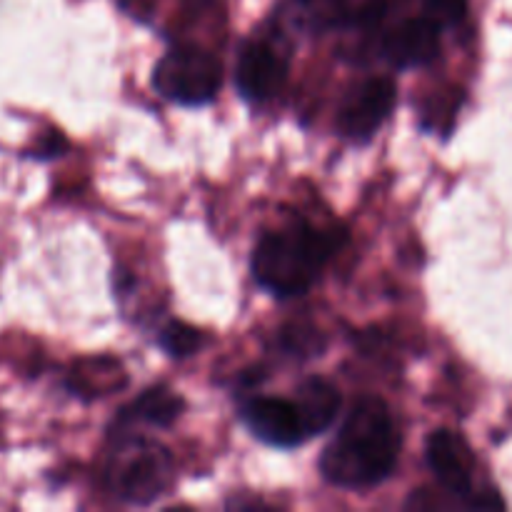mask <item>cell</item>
Returning a JSON list of instances; mask_svg holds the SVG:
<instances>
[{
    "instance_id": "obj_1",
    "label": "cell",
    "mask_w": 512,
    "mask_h": 512,
    "mask_svg": "<svg viewBox=\"0 0 512 512\" xmlns=\"http://www.w3.org/2000/svg\"><path fill=\"white\" fill-rule=\"evenodd\" d=\"M400 458V433L385 400H355L333 443L320 455V473L343 490H370L393 475Z\"/></svg>"
},
{
    "instance_id": "obj_2",
    "label": "cell",
    "mask_w": 512,
    "mask_h": 512,
    "mask_svg": "<svg viewBox=\"0 0 512 512\" xmlns=\"http://www.w3.org/2000/svg\"><path fill=\"white\" fill-rule=\"evenodd\" d=\"M335 248L333 235L308 223H293L260 238L250 270L255 283L275 298H298L318 283Z\"/></svg>"
},
{
    "instance_id": "obj_3",
    "label": "cell",
    "mask_w": 512,
    "mask_h": 512,
    "mask_svg": "<svg viewBox=\"0 0 512 512\" xmlns=\"http://www.w3.org/2000/svg\"><path fill=\"white\" fill-rule=\"evenodd\" d=\"M105 480L125 505H150L163 498L175 480L173 455L158 440L143 435H115V448L108 458Z\"/></svg>"
},
{
    "instance_id": "obj_4",
    "label": "cell",
    "mask_w": 512,
    "mask_h": 512,
    "mask_svg": "<svg viewBox=\"0 0 512 512\" xmlns=\"http://www.w3.org/2000/svg\"><path fill=\"white\" fill-rule=\"evenodd\" d=\"M223 85V65L210 50L198 45H175L153 70V88L178 105L213 103Z\"/></svg>"
},
{
    "instance_id": "obj_5",
    "label": "cell",
    "mask_w": 512,
    "mask_h": 512,
    "mask_svg": "<svg viewBox=\"0 0 512 512\" xmlns=\"http://www.w3.org/2000/svg\"><path fill=\"white\" fill-rule=\"evenodd\" d=\"M395 100H398V88L390 78H370L360 83L338 110L340 135L353 143H368L390 118Z\"/></svg>"
},
{
    "instance_id": "obj_6",
    "label": "cell",
    "mask_w": 512,
    "mask_h": 512,
    "mask_svg": "<svg viewBox=\"0 0 512 512\" xmlns=\"http://www.w3.org/2000/svg\"><path fill=\"white\" fill-rule=\"evenodd\" d=\"M288 80V58L265 40H250L240 48L235 85L250 103H265L283 90Z\"/></svg>"
},
{
    "instance_id": "obj_7",
    "label": "cell",
    "mask_w": 512,
    "mask_h": 512,
    "mask_svg": "<svg viewBox=\"0 0 512 512\" xmlns=\"http://www.w3.org/2000/svg\"><path fill=\"white\" fill-rule=\"evenodd\" d=\"M240 418L260 443L273 445V448H298L308 440V433H305V425L293 400L260 395V398L248 400L240 408Z\"/></svg>"
},
{
    "instance_id": "obj_8",
    "label": "cell",
    "mask_w": 512,
    "mask_h": 512,
    "mask_svg": "<svg viewBox=\"0 0 512 512\" xmlns=\"http://www.w3.org/2000/svg\"><path fill=\"white\" fill-rule=\"evenodd\" d=\"M425 460H428L430 473L450 495L470 503V498H473L475 458L470 445L458 433L445 428L430 433L428 445H425Z\"/></svg>"
},
{
    "instance_id": "obj_9",
    "label": "cell",
    "mask_w": 512,
    "mask_h": 512,
    "mask_svg": "<svg viewBox=\"0 0 512 512\" xmlns=\"http://www.w3.org/2000/svg\"><path fill=\"white\" fill-rule=\"evenodd\" d=\"M440 28L435 20L408 18L383 38V55L395 68H423L440 55Z\"/></svg>"
},
{
    "instance_id": "obj_10",
    "label": "cell",
    "mask_w": 512,
    "mask_h": 512,
    "mask_svg": "<svg viewBox=\"0 0 512 512\" xmlns=\"http://www.w3.org/2000/svg\"><path fill=\"white\" fill-rule=\"evenodd\" d=\"M185 400L168 385H153L143 390L135 400H130L113 420V435L133 433L138 425L148 428H168L183 415Z\"/></svg>"
},
{
    "instance_id": "obj_11",
    "label": "cell",
    "mask_w": 512,
    "mask_h": 512,
    "mask_svg": "<svg viewBox=\"0 0 512 512\" xmlns=\"http://www.w3.org/2000/svg\"><path fill=\"white\" fill-rule=\"evenodd\" d=\"M293 403L298 408L300 420H303L305 433H308V438H313V435H323L333 428L343 400H340L338 388L333 383L323 378H308L295 390Z\"/></svg>"
},
{
    "instance_id": "obj_12",
    "label": "cell",
    "mask_w": 512,
    "mask_h": 512,
    "mask_svg": "<svg viewBox=\"0 0 512 512\" xmlns=\"http://www.w3.org/2000/svg\"><path fill=\"white\" fill-rule=\"evenodd\" d=\"M158 343L170 358H190L205 345V335L183 320H170L165 328H160Z\"/></svg>"
},
{
    "instance_id": "obj_13",
    "label": "cell",
    "mask_w": 512,
    "mask_h": 512,
    "mask_svg": "<svg viewBox=\"0 0 512 512\" xmlns=\"http://www.w3.org/2000/svg\"><path fill=\"white\" fill-rule=\"evenodd\" d=\"M280 348L288 355H298V358H313L320 355L325 348V338L320 335L318 328L305 323H290L278 333Z\"/></svg>"
},
{
    "instance_id": "obj_14",
    "label": "cell",
    "mask_w": 512,
    "mask_h": 512,
    "mask_svg": "<svg viewBox=\"0 0 512 512\" xmlns=\"http://www.w3.org/2000/svg\"><path fill=\"white\" fill-rule=\"evenodd\" d=\"M468 13V0H425L423 15L435 20L440 28H450L458 25Z\"/></svg>"
}]
</instances>
